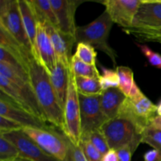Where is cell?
I'll list each match as a JSON object with an SVG mask.
<instances>
[{"instance_id":"1","label":"cell","mask_w":161,"mask_h":161,"mask_svg":"<svg viewBox=\"0 0 161 161\" xmlns=\"http://www.w3.org/2000/svg\"><path fill=\"white\" fill-rule=\"evenodd\" d=\"M28 71L30 83L45 115L47 122L59 128L64 133V111L52 86L50 75L34 57L28 61Z\"/></svg>"},{"instance_id":"2","label":"cell","mask_w":161,"mask_h":161,"mask_svg":"<svg viewBox=\"0 0 161 161\" xmlns=\"http://www.w3.org/2000/svg\"><path fill=\"white\" fill-rule=\"evenodd\" d=\"M144 127L127 116L119 115L109 119L100 129L105 137L110 149L129 147L135 153L142 143Z\"/></svg>"},{"instance_id":"3","label":"cell","mask_w":161,"mask_h":161,"mask_svg":"<svg viewBox=\"0 0 161 161\" xmlns=\"http://www.w3.org/2000/svg\"><path fill=\"white\" fill-rule=\"evenodd\" d=\"M113 22L106 11H104L97 19L83 26H78L75 31V42H85L92 46L95 50H98L108 55L116 64V55L114 49L108 43L110 31Z\"/></svg>"},{"instance_id":"4","label":"cell","mask_w":161,"mask_h":161,"mask_svg":"<svg viewBox=\"0 0 161 161\" xmlns=\"http://www.w3.org/2000/svg\"><path fill=\"white\" fill-rule=\"evenodd\" d=\"M0 91L9 96L20 107L47 123L45 115L39 105L30 82L24 81L18 78L9 80L0 75Z\"/></svg>"},{"instance_id":"5","label":"cell","mask_w":161,"mask_h":161,"mask_svg":"<svg viewBox=\"0 0 161 161\" xmlns=\"http://www.w3.org/2000/svg\"><path fill=\"white\" fill-rule=\"evenodd\" d=\"M64 134L74 144L80 146L81 141V119L79 92L75 85V75L69 68V85L64 107Z\"/></svg>"},{"instance_id":"6","label":"cell","mask_w":161,"mask_h":161,"mask_svg":"<svg viewBox=\"0 0 161 161\" xmlns=\"http://www.w3.org/2000/svg\"><path fill=\"white\" fill-rule=\"evenodd\" d=\"M0 26L3 27L27 52L33 55L32 47L22 21L18 0L0 1Z\"/></svg>"},{"instance_id":"7","label":"cell","mask_w":161,"mask_h":161,"mask_svg":"<svg viewBox=\"0 0 161 161\" xmlns=\"http://www.w3.org/2000/svg\"><path fill=\"white\" fill-rule=\"evenodd\" d=\"M23 131L32 139L44 152L59 161H64L67 155V136L62 132H57L53 127L37 129L25 127Z\"/></svg>"},{"instance_id":"8","label":"cell","mask_w":161,"mask_h":161,"mask_svg":"<svg viewBox=\"0 0 161 161\" xmlns=\"http://www.w3.org/2000/svg\"><path fill=\"white\" fill-rule=\"evenodd\" d=\"M81 119V138H86L92 131L100 130L108 121L101 107V94L85 96L79 94Z\"/></svg>"},{"instance_id":"9","label":"cell","mask_w":161,"mask_h":161,"mask_svg":"<svg viewBox=\"0 0 161 161\" xmlns=\"http://www.w3.org/2000/svg\"><path fill=\"white\" fill-rule=\"evenodd\" d=\"M119 115L127 116L141 127L146 128L157 116V105H154L144 94L136 98L127 97L121 107Z\"/></svg>"},{"instance_id":"10","label":"cell","mask_w":161,"mask_h":161,"mask_svg":"<svg viewBox=\"0 0 161 161\" xmlns=\"http://www.w3.org/2000/svg\"><path fill=\"white\" fill-rule=\"evenodd\" d=\"M0 116L15 121L25 127L37 129H50L46 122L41 120L31 113L20 107L9 96L0 91Z\"/></svg>"},{"instance_id":"11","label":"cell","mask_w":161,"mask_h":161,"mask_svg":"<svg viewBox=\"0 0 161 161\" xmlns=\"http://www.w3.org/2000/svg\"><path fill=\"white\" fill-rule=\"evenodd\" d=\"M141 2L142 0H105L102 3L113 23L124 29L132 27Z\"/></svg>"},{"instance_id":"12","label":"cell","mask_w":161,"mask_h":161,"mask_svg":"<svg viewBox=\"0 0 161 161\" xmlns=\"http://www.w3.org/2000/svg\"><path fill=\"white\" fill-rule=\"evenodd\" d=\"M18 149L20 157L30 161H59L44 152L32 139L25 135L23 130L0 134Z\"/></svg>"},{"instance_id":"13","label":"cell","mask_w":161,"mask_h":161,"mask_svg":"<svg viewBox=\"0 0 161 161\" xmlns=\"http://www.w3.org/2000/svg\"><path fill=\"white\" fill-rule=\"evenodd\" d=\"M61 32L75 39V11L82 1L78 0H50Z\"/></svg>"},{"instance_id":"14","label":"cell","mask_w":161,"mask_h":161,"mask_svg":"<svg viewBox=\"0 0 161 161\" xmlns=\"http://www.w3.org/2000/svg\"><path fill=\"white\" fill-rule=\"evenodd\" d=\"M35 58L42 64L49 74L58 61L56 53L46 25L38 22Z\"/></svg>"},{"instance_id":"15","label":"cell","mask_w":161,"mask_h":161,"mask_svg":"<svg viewBox=\"0 0 161 161\" xmlns=\"http://www.w3.org/2000/svg\"><path fill=\"white\" fill-rule=\"evenodd\" d=\"M131 28H161V0H142Z\"/></svg>"},{"instance_id":"16","label":"cell","mask_w":161,"mask_h":161,"mask_svg":"<svg viewBox=\"0 0 161 161\" xmlns=\"http://www.w3.org/2000/svg\"><path fill=\"white\" fill-rule=\"evenodd\" d=\"M47 32L53 43L57 58L69 67L72 59V49L75 42V39L71 36L61 32L58 28L46 24Z\"/></svg>"},{"instance_id":"17","label":"cell","mask_w":161,"mask_h":161,"mask_svg":"<svg viewBox=\"0 0 161 161\" xmlns=\"http://www.w3.org/2000/svg\"><path fill=\"white\" fill-rule=\"evenodd\" d=\"M126 97L119 88H111L102 91L101 94V107L108 120L118 116Z\"/></svg>"},{"instance_id":"18","label":"cell","mask_w":161,"mask_h":161,"mask_svg":"<svg viewBox=\"0 0 161 161\" xmlns=\"http://www.w3.org/2000/svg\"><path fill=\"white\" fill-rule=\"evenodd\" d=\"M69 68L62 61L58 60L55 67L49 74L52 86L63 111L67 97L69 85Z\"/></svg>"},{"instance_id":"19","label":"cell","mask_w":161,"mask_h":161,"mask_svg":"<svg viewBox=\"0 0 161 161\" xmlns=\"http://www.w3.org/2000/svg\"><path fill=\"white\" fill-rule=\"evenodd\" d=\"M18 3L24 27L32 47L33 56L35 57L38 21L35 14L33 5L31 0H18Z\"/></svg>"},{"instance_id":"20","label":"cell","mask_w":161,"mask_h":161,"mask_svg":"<svg viewBox=\"0 0 161 161\" xmlns=\"http://www.w3.org/2000/svg\"><path fill=\"white\" fill-rule=\"evenodd\" d=\"M37 21L58 28V23L50 0H31ZM59 29V28H58Z\"/></svg>"},{"instance_id":"21","label":"cell","mask_w":161,"mask_h":161,"mask_svg":"<svg viewBox=\"0 0 161 161\" xmlns=\"http://www.w3.org/2000/svg\"><path fill=\"white\" fill-rule=\"evenodd\" d=\"M75 85L79 94L83 95L95 96L102 93L99 78L75 76Z\"/></svg>"},{"instance_id":"22","label":"cell","mask_w":161,"mask_h":161,"mask_svg":"<svg viewBox=\"0 0 161 161\" xmlns=\"http://www.w3.org/2000/svg\"><path fill=\"white\" fill-rule=\"evenodd\" d=\"M70 68L75 76L90 77V78H99L101 75L98 69L96 66L91 65L79 59L75 55L72 57Z\"/></svg>"},{"instance_id":"23","label":"cell","mask_w":161,"mask_h":161,"mask_svg":"<svg viewBox=\"0 0 161 161\" xmlns=\"http://www.w3.org/2000/svg\"><path fill=\"white\" fill-rule=\"evenodd\" d=\"M116 71L119 76V90L126 97H128L132 88L136 83L134 79L133 71L127 66H118Z\"/></svg>"},{"instance_id":"24","label":"cell","mask_w":161,"mask_h":161,"mask_svg":"<svg viewBox=\"0 0 161 161\" xmlns=\"http://www.w3.org/2000/svg\"><path fill=\"white\" fill-rule=\"evenodd\" d=\"M80 60L91 65L96 66L97 53L92 46L85 42H79L75 54Z\"/></svg>"},{"instance_id":"25","label":"cell","mask_w":161,"mask_h":161,"mask_svg":"<svg viewBox=\"0 0 161 161\" xmlns=\"http://www.w3.org/2000/svg\"><path fill=\"white\" fill-rule=\"evenodd\" d=\"M123 31L133 35L137 39L142 42H152L153 39L161 38V28H124Z\"/></svg>"},{"instance_id":"26","label":"cell","mask_w":161,"mask_h":161,"mask_svg":"<svg viewBox=\"0 0 161 161\" xmlns=\"http://www.w3.org/2000/svg\"><path fill=\"white\" fill-rule=\"evenodd\" d=\"M101 69L102 72L99 77V82L102 91L111 88H119V76L116 69H107L104 66H101Z\"/></svg>"},{"instance_id":"27","label":"cell","mask_w":161,"mask_h":161,"mask_svg":"<svg viewBox=\"0 0 161 161\" xmlns=\"http://www.w3.org/2000/svg\"><path fill=\"white\" fill-rule=\"evenodd\" d=\"M142 143L149 145L161 154V130L154 126L149 125L145 129Z\"/></svg>"},{"instance_id":"28","label":"cell","mask_w":161,"mask_h":161,"mask_svg":"<svg viewBox=\"0 0 161 161\" xmlns=\"http://www.w3.org/2000/svg\"><path fill=\"white\" fill-rule=\"evenodd\" d=\"M20 157L17 148L12 142L0 135V161L15 160Z\"/></svg>"},{"instance_id":"29","label":"cell","mask_w":161,"mask_h":161,"mask_svg":"<svg viewBox=\"0 0 161 161\" xmlns=\"http://www.w3.org/2000/svg\"><path fill=\"white\" fill-rule=\"evenodd\" d=\"M83 138H86V139L89 140L91 144L97 149V151L102 156H105L110 150L106 138L104 136L103 133L101 130H94L87 137ZM83 138H81V139H83Z\"/></svg>"},{"instance_id":"30","label":"cell","mask_w":161,"mask_h":161,"mask_svg":"<svg viewBox=\"0 0 161 161\" xmlns=\"http://www.w3.org/2000/svg\"><path fill=\"white\" fill-rule=\"evenodd\" d=\"M67 146V155L64 161H88L81 147L72 142L68 137Z\"/></svg>"},{"instance_id":"31","label":"cell","mask_w":161,"mask_h":161,"mask_svg":"<svg viewBox=\"0 0 161 161\" xmlns=\"http://www.w3.org/2000/svg\"><path fill=\"white\" fill-rule=\"evenodd\" d=\"M80 146L84 152L88 161H102L103 160V156L97 151V149L86 138L81 139Z\"/></svg>"},{"instance_id":"32","label":"cell","mask_w":161,"mask_h":161,"mask_svg":"<svg viewBox=\"0 0 161 161\" xmlns=\"http://www.w3.org/2000/svg\"><path fill=\"white\" fill-rule=\"evenodd\" d=\"M137 46L140 49L143 55L147 58L148 61L151 65L161 69V54L154 52L152 49L145 44L137 43Z\"/></svg>"},{"instance_id":"33","label":"cell","mask_w":161,"mask_h":161,"mask_svg":"<svg viewBox=\"0 0 161 161\" xmlns=\"http://www.w3.org/2000/svg\"><path fill=\"white\" fill-rule=\"evenodd\" d=\"M23 130V127L15 121L0 116V134Z\"/></svg>"},{"instance_id":"34","label":"cell","mask_w":161,"mask_h":161,"mask_svg":"<svg viewBox=\"0 0 161 161\" xmlns=\"http://www.w3.org/2000/svg\"><path fill=\"white\" fill-rule=\"evenodd\" d=\"M116 151L119 161H131L133 153L129 147L121 148Z\"/></svg>"},{"instance_id":"35","label":"cell","mask_w":161,"mask_h":161,"mask_svg":"<svg viewBox=\"0 0 161 161\" xmlns=\"http://www.w3.org/2000/svg\"><path fill=\"white\" fill-rule=\"evenodd\" d=\"M144 161H161V154L157 149H153L144 154Z\"/></svg>"},{"instance_id":"36","label":"cell","mask_w":161,"mask_h":161,"mask_svg":"<svg viewBox=\"0 0 161 161\" xmlns=\"http://www.w3.org/2000/svg\"><path fill=\"white\" fill-rule=\"evenodd\" d=\"M102 161H119L116 151L114 149H110L105 156H103Z\"/></svg>"},{"instance_id":"37","label":"cell","mask_w":161,"mask_h":161,"mask_svg":"<svg viewBox=\"0 0 161 161\" xmlns=\"http://www.w3.org/2000/svg\"><path fill=\"white\" fill-rule=\"evenodd\" d=\"M151 125L154 126L157 128L160 129L161 130V116H157L151 122Z\"/></svg>"},{"instance_id":"38","label":"cell","mask_w":161,"mask_h":161,"mask_svg":"<svg viewBox=\"0 0 161 161\" xmlns=\"http://www.w3.org/2000/svg\"><path fill=\"white\" fill-rule=\"evenodd\" d=\"M157 116H161V100L158 103V105H157Z\"/></svg>"},{"instance_id":"39","label":"cell","mask_w":161,"mask_h":161,"mask_svg":"<svg viewBox=\"0 0 161 161\" xmlns=\"http://www.w3.org/2000/svg\"><path fill=\"white\" fill-rule=\"evenodd\" d=\"M8 161H30V160H26V159H24V158H22V157H19V158H17V159H15V160H8Z\"/></svg>"},{"instance_id":"40","label":"cell","mask_w":161,"mask_h":161,"mask_svg":"<svg viewBox=\"0 0 161 161\" xmlns=\"http://www.w3.org/2000/svg\"><path fill=\"white\" fill-rule=\"evenodd\" d=\"M152 42H159V43L161 44V38H158V39H155L152 41Z\"/></svg>"}]
</instances>
